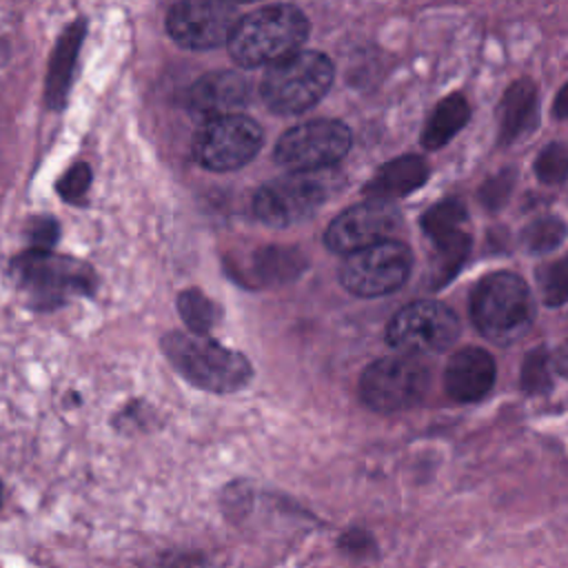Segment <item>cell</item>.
Listing matches in <instances>:
<instances>
[{
    "instance_id": "20",
    "label": "cell",
    "mask_w": 568,
    "mask_h": 568,
    "mask_svg": "<svg viewBox=\"0 0 568 568\" xmlns=\"http://www.w3.org/2000/svg\"><path fill=\"white\" fill-rule=\"evenodd\" d=\"M468 118H470L468 100L462 93H450L435 106L433 115L428 118L422 131V144L426 149L444 146L457 131L466 126Z\"/></svg>"
},
{
    "instance_id": "9",
    "label": "cell",
    "mask_w": 568,
    "mask_h": 568,
    "mask_svg": "<svg viewBox=\"0 0 568 568\" xmlns=\"http://www.w3.org/2000/svg\"><path fill=\"white\" fill-rule=\"evenodd\" d=\"M459 317L437 300H417L402 306L386 326V342L410 355L444 353L459 337Z\"/></svg>"
},
{
    "instance_id": "12",
    "label": "cell",
    "mask_w": 568,
    "mask_h": 568,
    "mask_svg": "<svg viewBox=\"0 0 568 568\" xmlns=\"http://www.w3.org/2000/svg\"><path fill=\"white\" fill-rule=\"evenodd\" d=\"M237 11L229 0H180L166 18L169 36L184 49H213L226 44Z\"/></svg>"
},
{
    "instance_id": "15",
    "label": "cell",
    "mask_w": 568,
    "mask_h": 568,
    "mask_svg": "<svg viewBox=\"0 0 568 568\" xmlns=\"http://www.w3.org/2000/svg\"><path fill=\"white\" fill-rule=\"evenodd\" d=\"M251 95L248 80L237 71H211L189 89V104L195 113L215 118L242 106Z\"/></svg>"
},
{
    "instance_id": "6",
    "label": "cell",
    "mask_w": 568,
    "mask_h": 568,
    "mask_svg": "<svg viewBox=\"0 0 568 568\" xmlns=\"http://www.w3.org/2000/svg\"><path fill=\"white\" fill-rule=\"evenodd\" d=\"M333 175L328 169L293 171L260 186L253 211L260 222L273 229H286L308 220L331 195Z\"/></svg>"
},
{
    "instance_id": "4",
    "label": "cell",
    "mask_w": 568,
    "mask_h": 568,
    "mask_svg": "<svg viewBox=\"0 0 568 568\" xmlns=\"http://www.w3.org/2000/svg\"><path fill=\"white\" fill-rule=\"evenodd\" d=\"M173 368L193 386L209 393H235L251 382V362L209 335L171 331L160 342Z\"/></svg>"
},
{
    "instance_id": "5",
    "label": "cell",
    "mask_w": 568,
    "mask_h": 568,
    "mask_svg": "<svg viewBox=\"0 0 568 568\" xmlns=\"http://www.w3.org/2000/svg\"><path fill=\"white\" fill-rule=\"evenodd\" d=\"M333 73V62L324 53L295 51L268 67L260 91L271 111L295 115L324 98Z\"/></svg>"
},
{
    "instance_id": "21",
    "label": "cell",
    "mask_w": 568,
    "mask_h": 568,
    "mask_svg": "<svg viewBox=\"0 0 568 568\" xmlns=\"http://www.w3.org/2000/svg\"><path fill=\"white\" fill-rule=\"evenodd\" d=\"M255 273L266 284H284L295 280L304 266L306 260L297 248L291 246H266L255 253Z\"/></svg>"
},
{
    "instance_id": "29",
    "label": "cell",
    "mask_w": 568,
    "mask_h": 568,
    "mask_svg": "<svg viewBox=\"0 0 568 568\" xmlns=\"http://www.w3.org/2000/svg\"><path fill=\"white\" fill-rule=\"evenodd\" d=\"M513 184H515V171L506 169L484 182V186L479 189V200L488 209H499L508 200Z\"/></svg>"
},
{
    "instance_id": "18",
    "label": "cell",
    "mask_w": 568,
    "mask_h": 568,
    "mask_svg": "<svg viewBox=\"0 0 568 568\" xmlns=\"http://www.w3.org/2000/svg\"><path fill=\"white\" fill-rule=\"evenodd\" d=\"M428 164L419 155H402L388 160L364 184V195L371 200H395L417 191L428 180Z\"/></svg>"
},
{
    "instance_id": "25",
    "label": "cell",
    "mask_w": 568,
    "mask_h": 568,
    "mask_svg": "<svg viewBox=\"0 0 568 568\" xmlns=\"http://www.w3.org/2000/svg\"><path fill=\"white\" fill-rule=\"evenodd\" d=\"M552 379V357L546 348L528 353L521 368V386L526 393H544L550 388Z\"/></svg>"
},
{
    "instance_id": "16",
    "label": "cell",
    "mask_w": 568,
    "mask_h": 568,
    "mask_svg": "<svg viewBox=\"0 0 568 568\" xmlns=\"http://www.w3.org/2000/svg\"><path fill=\"white\" fill-rule=\"evenodd\" d=\"M84 36H87V20L78 18L60 33V38L51 51L47 80H44V102L49 109L58 111L67 104L75 60H78L80 47L84 42Z\"/></svg>"
},
{
    "instance_id": "3",
    "label": "cell",
    "mask_w": 568,
    "mask_h": 568,
    "mask_svg": "<svg viewBox=\"0 0 568 568\" xmlns=\"http://www.w3.org/2000/svg\"><path fill=\"white\" fill-rule=\"evenodd\" d=\"M470 320L493 344L519 342L535 322V297L528 282L513 271L488 273L470 293Z\"/></svg>"
},
{
    "instance_id": "32",
    "label": "cell",
    "mask_w": 568,
    "mask_h": 568,
    "mask_svg": "<svg viewBox=\"0 0 568 568\" xmlns=\"http://www.w3.org/2000/svg\"><path fill=\"white\" fill-rule=\"evenodd\" d=\"M171 568H200V564L191 561V559H178Z\"/></svg>"
},
{
    "instance_id": "23",
    "label": "cell",
    "mask_w": 568,
    "mask_h": 568,
    "mask_svg": "<svg viewBox=\"0 0 568 568\" xmlns=\"http://www.w3.org/2000/svg\"><path fill=\"white\" fill-rule=\"evenodd\" d=\"M564 237H566V224L555 215L539 217L521 231L524 248L528 253H537V255L559 248L564 244Z\"/></svg>"
},
{
    "instance_id": "14",
    "label": "cell",
    "mask_w": 568,
    "mask_h": 568,
    "mask_svg": "<svg viewBox=\"0 0 568 568\" xmlns=\"http://www.w3.org/2000/svg\"><path fill=\"white\" fill-rule=\"evenodd\" d=\"M497 366L488 351L466 346L450 355L444 368V388L450 399L470 404L486 397L495 384Z\"/></svg>"
},
{
    "instance_id": "34",
    "label": "cell",
    "mask_w": 568,
    "mask_h": 568,
    "mask_svg": "<svg viewBox=\"0 0 568 568\" xmlns=\"http://www.w3.org/2000/svg\"><path fill=\"white\" fill-rule=\"evenodd\" d=\"M229 2H253V0H229Z\"/></svg>"
},
{
    "instance_id": "19",
    "label": "cell",
    "mask_w": 568,
    "mask_h": 568,
    "mask_svg": "<svg viewBox=\"0 0 568 568\" xmlns=\"http://www.w3.org/2000/svg\"><path fill=\"white\" fill-rule=\"evenodd\" d=\"M466 220H468L466 206L457 197H448L433 204L422 215V231L433 242L435 251L455 248L470 242V235L464 229Z\"/></svg>"
},
{
    "instance_id": "17",
    "label": "cell",
    "mask_w": 568,
    "mask_h": 568,
    "mask_svg": "<svg viewBox=\"0 0 568 568\" xmlns=\"http://www.w3.org/2000/svg\"><path fill=\"white\" fill-rule=\"evenodd\" d=\"M497 120L501 144L517 142L537 126L539 98L532 80H517L506 89L497 106Z\"/></svg>"
},
{
    "instance_id": "28",
    "label": "cell",
    "mask_w": 568,
    "mask_h": 568,
    "mask_svg": "<svg viewBox=\"0 0 568 568\" xmlns=\"http://www.w3.org/2000/svg\"><path fill=\"white\" fill-rule=\"evenodd\" d=\"M24 235L31 248H53L60 240V224L51 215H36L27 222Z\"/></svg>"
},
{
    "instance_id": "26",
    "label": "cell",
    "mask_w": 568,
    "mask_h": 568,
    "mask_svg": "<svg viewBox=\"0 0 568 568\" xmlns=\"http://www.w3.org/2000/svg\"><path fill=\"white\" fill-rule=\"evenodd\" d=\"M568 171V151L564 142H550L537 158L535 173L544 184H561Z\"/></svg>"
},
{
    "instance_id": "30",
    "label": "cell",
    "mask_w": 568,
    "mask_h": 568,
    "mask_svg": "<svg viewBox=\"0 0 568 568\" xmlns=\"http://www.w3.org/2000/svg\"><path fill=\"white\" fill-rule=\"evenodd\" d=\"M339 541H342V548H346L351 555H362L364 550L373 548V539L362 530H351Z\"/></svg>"
},
{
    "instance_id": "27",
    "label": "cell",
    "mask_w": 568,
    "mask_h": 568,
    "mask_svg": "<svg viewBox=\"0 0 568 568\" xmlns=\"http://www.w3.org/2000/svg\"><path fill=\"white\" fill-rule=\"evenodd\" d=\"M91 186V166L87 162H75L69 166L55 184L58 195L69 204H80Z\"/></svg>"
},
{
    "instance_id": "33",
    "label": "cell",
    "mask_w": 568,
    "mask_h": 568,
    "mask_svg": "<svg viewBox=\"0 0 568 568\" xmlns=\"http://www.w3.org/2000/svg\"><path fill=\"white\" fill-rule=\"evenodd\" d=\"M4 504V486H2V479H0V508Z\"/></svg>"
},
{
    "instance_id": "11",
    "label": "cell",
    "mask_w": 568,
    "mask_h": 568,
    "mask_svg": "<svg viewBox=\"0 0 568 568\" xmlns=\"http://www.w3.org/2000/svg\"><path fill=\"white\" fill-rule=\"evenodd\" d=\"M351 129L337 120H311L288 129L275 144V160L291 171H320L351 149Z\"/></svg>"
},
{
    "instance_id": "1",
    "label": "cell",
    "mask_w": 568,
    "mask_h": 568,
    "mask_svg": "<svg viewBox=\"0 0 568 568\" xmlns=\"http://www.w3.org/2000/svg\"><path fill=\"white\" fill-rule=\"evenodd\" d=\"M9 277L31 311H53L78 295H93L95 273L87 262L53 248H27L11 257Z\"/></svg>"
},
{
    "instance_id": "10",
    "label": "cell",
    "mask_w": 568,
    "mask_h": 568,
    "mask_svg": "<svg viewBox=\"0 0 568 568\" xmlns=\"http://www.w3.org/2000/svg\"><path fill=\"white\" fill-rule=\"evenodd\" d=\"M262 129L240 113L209 118L193 140V155L209 171H233L244 166L262 149Z\"/></svg>"
},
{
    "instance_id": "31",
    "label": "cell",
    "mask_w": 568,
    "mask_h": 568,
    "mask_svg": "<svg viewBox=\"0 0 568 568\" xmlns=\"http://www.w3.org/2000/svg\"><path fill=\"white\" fill-rule=\"evenodd\" d=\"M566 98H568V87H561L559 91H557V98H555V115L559 118V120H564L566 118Z\"/></svg>"
},
{
    "instance_id": "13",
    "label": "cell",
    "mask_w": 568,
    "mask_h": 568,
    "mask_svg": "<svg viewBox=\"0 0 568 568\" xmlns=\"http://www.w3.org/2000/svg\"><path fill=\"white\" fill-rule=\"evenodd\" d=\"M399 226V211L388 200H366L342 211L326 229L324 244L333 253L348 255L390 237Z\"/></svg>"
},
{
    "instance_id": "24",
    "label": "cell",
    "mask_w": 568,
    "mask_h": 568,
    "mask_svg": "<svg viewBox=\"0 0 568 568\" xmlns=\"http://www.w3.org/2000/svg\"><path fill=\"white\" fill-rule=\"evenodd\" d=\"M537 280H539V288L544 295V302L548 306H561L568 297V268H566V260H557L550 264H544L537 271Z\"/></svg>"
},
{
    "instance_id": "7",
    "label": "cell",
    "mask_w": 568,
    "mask_h": 568,
    "mask_svg": "<svg viewBox=\"0 0 568 568\" xmlns=\"http://www.w3.org/2000/svg\"><path fill=\"white\" fill-rule=\"evenodd\" d=\"M413 271V253L399 240H382L346 255L339 282L359 297H382L406 284Z\"/></svg>"
},
{
    "instance_id": "2",
    "label": "cell",
    "mask_w": 568,
    "mask_h": 568,
    "mask_svg": "<svg viewBox=\"0 0 568 568\" xmlns=\"http://www.w3.org/2000/svg\"><path fill=\"white\" fill-rule=\"evenodd\" d=\"M308 20L293 4H271L240 16L229 40V53L240 67L273 64L304 44Z\"/></svg>"
},
{
    "instance_id": "8",
    "label": "cell",
    "mask_w": 568,
    "mask_h": 568,
    "mask_svg": "<svg viewBox=\"0 0 568 568\" xmlns=\"http://www.w3.org/2000/svg\"><path fill=\"white\" fill-rule=\"evenodd\" d=\"M428 379V368L415 355H388L366 366L359 397L375 413H399L422 402Z\"/></svg>"
},
{
    "instance_id": "22",
    "label": "cell",
    "mask_w": 568,
    "mask_h": 568,
    "mask_svg": "<svg viewBox=\"0 0 568 568\" xmlns=\"http://www.w3.org/2000/svg\"><path fill=\"white\" fill-rule=\"evenodd\" d=\"M175 306L182 322L191 328V333L206 335L213 328V324L220 320V308L213 304V300H209L197 288L182 291L175 300Z\"/></svg>"
}]
</instances>
